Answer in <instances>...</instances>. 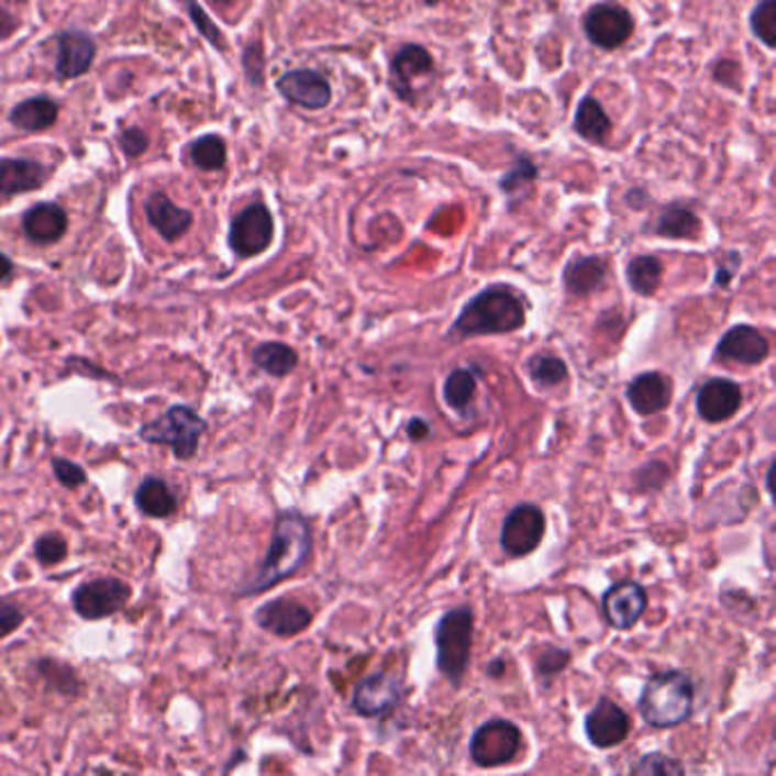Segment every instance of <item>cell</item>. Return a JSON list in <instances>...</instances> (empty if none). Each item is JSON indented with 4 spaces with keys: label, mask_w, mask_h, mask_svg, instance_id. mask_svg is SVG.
<instances>
[{
    "label": "cell",
    "mask_w": 776,
    "mask_h": 776,
    "mask_svg": "<svg viewBox=\"0 0 776 776\" xmlns=\"http://www.w3.org/2000/svg\"><path fill=\"white\" fill-rule=\"evenodd\" d=\"M67 552H69L67 540L57 533H46L35 544V556L42 565H57L59 561H64Z\"/></svg>",
    "instance_id": "cell-37"
},
{
    "label": "cell",
    "mask_w": 776,
    "mask_h": 776,
    "mask_svg": "<svg viewBox=\"0 0 776 776\" xmlns=\"http://www.w3.org/2000/svg\"><path fill=\"white\" fill-rule=\"evenodd\" d=\"M59 59H57V74L59 78H76L82 76L93 62L96 46L93 40L85 32H62L59 35Z\"/></svg>",
    "instance_id": "cell-21"
},
{
    "label": "cell",
    "mask_w": 776,
    "mask_h": 776,
    "mask_svg": "<svg viewBox=\"0 0 776 776\" xmlns=\"http://www.w3.org/2000/svg\"><path fill=\"white\" fill-rule=\"evenodd\" d=\"M627 397L638 414H656L672 401V380L661 372H644L633 378Z\"/></svg>",
    "instance_id": "cell-19"
},
{
    "label": "cell",
    "mask_w": 776,
    "mask_h": 776,
    "mask_svg": "<svg viewBox=\"0 0 776 776\" xmlns=\"http://www.w3.org/2000/svg\"><path fill=\"white\" fill-rule=\"evenodd\" d=\"M131 586L119 578L89 580L74 592V608L85 620H103L131 601Z\"/></svg>",
    "instance_id": "cell-8"
},
{
    "label": "cell",
    "mask_w": 776,
    "mask_h": 776,
    "mask_svg": "<svg viewBox=\"0 0 776 776\" xmlns=\"http://www.w3.org/2000/svg\"><path fill=\"white\" fill-rule=\"evenodd\" d=\"M631 731V720L612 699H599L586 718V735L599 750L618 747Z\"/></svg>",
    "instance_id": "cell-12"
},
{
    "label": "cell",
    "mask_w": 776,
    "mask_h": 776,
    "mask_svg": "<svg viewBox=\"0 0 776 776\" xmlns=\"http://www.w3.org/2000/svg\"><path fill=\"white\" fill-rule=\"evenodd\" d=\"M57 119V106L51 99H30L12 110V123L25 133H40Z\"/></svg>",
    "instance_id": "cell-29"
},
{
    "label": "cell",
    "mask_w": 776,
    "mask_h": 776,
    "mask_svg": "<svg viewBox=\"0 0 776 776\" xmlns=\"http://www.w3.org/2000/svg\"><path fill=\"white\" fill-rule=\"evenodd\" d=\"M263 53H260V46L253 44L251 48H246L244 53V67H246V74L251 78L253 85H260L263 82Z\"/></svg>",
    "instance_id": "cell-43"
},
{
    "label": "cell",
    "mask_w": 776,
    "mask_h": 776,
    "mask_svg": "<svg viewBox=\"0 0 776 776\" xmlns=\"http://www.w3.org/2000/svg\"><path fill=\"white\" fill-rule=\"evenodd\" d=\"M278 89L289 103H295L306 110H323L333 99L331 82L321 74L310 71V69L285 74L278 80Z\"/></svg>",
    "instance_id": "cell-16"
},
{
    "label": "cell",
    "mask_w": 776,
    "mask_h": 776,
    "mask_svg": "<svg viewBox=\"0 0 776 776\" xmlns=\"http://www.w3.org/2000/svg\"><path fill=\"white\" fill-rule=\"evenodd\" d=\"M492 667H495V669H490V674H492V676H499V674H501V669H499V667H501V663H499V661H495V663H492Z\"/></svg>",
    "instance_id": "cell-48"
},
{
    "label": "cell",
    "mask_w": 776,
    "mask_h": 776,
    "mask_svg": "<svg viewBox=\"0 0 776 776\" xmlns=\"http://www.w3.org/2000/svg\"><path fill=\"white\" fill-rule=\"evenodd\" d=\"M695 688L690 676L678 669L656 672L640 695V716L654 729H672L690 720Z\"/></svg>",
    "instance_id": "cell-3"
},
{
    "label": "cell",
    "mask_w": 776,
    "mask_h": 776,
    "mask_svg": "<svg viewBox=\"0 0 776 776\" xmlns=\"http://www.w3.org/2000/svg\"><path fill=\"white\" fill-rule=\"evenodd\" d=\"M53 469H55V476L57 480L64 485V488H80V485L87 480V474L80 465L71 463V461H64V458H55L53 461Z\"/></svg>",
    "instance_id": "cell-40"
},
{
    "label": "cell",
    "mask_w": 776,
    "mask_h": 776,
    "mask_svg": "<svg viewBox=\"0 0 776 776\" xmlns=\"http://www.w3.org/2000/svg\"><path fill=\"white\" fill-rule=\"evenodd\" d=\"M574 131L592 144H603L606 137L610 135L612 123L595 96H586V99L578 103V110L574 117Z\"/></svg>",
    "instance_id": "cell-26"
},
{
    "label": "cell",
    "mask_w": 776,
    "mask_h": 776,
    "mask_svg": "<svg viewBox=\"0 0 776 776\" xmlns=\"http://www.w3.org/2000/svg\"><path fill=\"white\" fill-rule=\"evenodd\" d=\"M274 240V219L263 203H253L231 225V246L242 257H253L269 248Z\"/></svg>",
    "instance_id": "cell-9"
},
{
    "label": "cell",
    "mask_w": 776,
    "mask_h": 776,
    "mask_svg": "<svg viewBox=\"0 0 776 776\" xmlns=\"http://www.w3.org/2000/svg\"><path fill=\"white\" fill-rule=\"evenodd\" d=\"M569 654L561 646H544L537 656V676L542 678V684L548 686L554 678L567 667Z\"/></svg>",
    "instance_id": "cell-36"
},
{
    "label": "cell",
    "mask_w": 776,
    "mask_h": 776,
    "mask_svg": "<svg viewBox=\"0 0 776 776\" xmlns=\"http://www.w3.org/2000/svg\"><path fill=\"white\" fill-rule=\"evenodd\" d=\"M586 35L588 40L603 48V51H612L620 48L633 32V19L631 14L618 5V3H599L595 5L588 14H586Z\"/></svg>",
    "instance_id": "cell-10"
},
{
    "label": "cell",
    "mask_w": 776,
    "mask_h": 776,
    "mask_svg": "<svg viewBox=\"0 0 776 776\" xmlns=\"http://www.w3.org/2000/svg\"><path fill=\"white\" fill-rule=\"evenodd\" d=\"M646 610V592L635 580H620L603 595V616L618 631L633 629Z\"/></svg>",
    "instance_id": "cell-11"
},
{
    "label": "cell",
    "mask_w": 776,
    "mask_h": 776,
    "mask_svg": "<svg viewBox=\"0 0 776 776\" xmlns=\"http://www.w3.org/2000/svg\"><path fill=\"white\" fill-rule=\"evenodd\" d=\"M253 363L257 369L267 372L269 376L282 378L297 369L299 355L292 346H287L282 342H265L253 351Z\"/></svg>",
    "instance_id": "cell-28"
},
{
    "label": "cell",
    "mask_w": 776,
    "mask_h": 776,
    "mask_svg": "<svg viewBox=\"0 0 776 776\" xmlns=\"http://www.w3.org/2000/svg\"><path fill=\"white\" fill-rule=\"evenodd\" d=\"M187 10H189V16L193 19V23H197V27L203 32V37H206L212 46L225 48L223 35L217 30V25L212 23V19L201 10V5L197 3V0H187Z\"/></svg>",
    "instance_id": "cell-39"
},
{
    "label": "cell",
    "mask_w": 776,
    "mask_h": 776,
    "mask_svg": "<svg viewBox=\"0 0 776 776\" xmlns=\"http://www.w3.org/2000/svg\"><path fill=\"white\" fill-rule=\"evenodd\" d=\"M529 376L533 378L535 385L544 387V390H552V387L565 383L567 378V365L552 353H537L526 365Z\"/></svg>",
    "instance_id": "cell-32"
},
{
    "label": "cell",
    "mask_w": 776,
    "mask_h": 776,
    "mask_svg": "<svg viewBox=\"0 0 776 776\" xmlns=\"http://www.w3.org/2000/svg\"><path fill=\"white\" fill-rule=\"evenodd\" d=\"M750 27L754 37L767 48L776 44V0H761L750 16Z\"/></svg>",
    "instance_id": "cell-34"
},
{
    "label": "cell",
    "mask_w": 776,
    "mask_h": 776,
    "mask_svg": "<svg viewBox=\"0 0 776 776\" xmlns=\"http://www.w3.org/2000/svg\"><path fill=\"white\" fill-rule=\"evenodd\" d=\"M135 501L144 514L155 517V520H167V517H171L178 508V499L169 488V483L157 476L142 480V485L135 492Z\"/></svg>",
    "instance_id": "cell-25"
},
{
    "label": "cell",
    "mask_w": 776,
    "mask_h": 776,
    "mask_svg": "<svg viewBox=\"0 0 776 776\" xmlns=\"http://www.w3.org/2000/svg\"><path fill=\"white\" fill-rule=\"evenodd\" d=\"M210 3H212L214 8H225V5H231L233 0H210Z\"/></svg>",
    "instance_id": "cell-47"
},
{
    "label": "cell",
    "mask_w": 776,
    "mask_h": 776,
    "mask_svg": "<svg viewBox=\"0 0 776 776\" xmlns=\"http://www.w3.org/2000/svg\"><path fill=\"white\" fill-rule=\"evenodd\" d=\"M654 231L667 240H695L701 231V221L688 206H669L661 212Z\"/></svg>",
    "instance_id": "cell-27"
},
{
    "label": "cell",
    "mask_w": 776,
    "mask_h": 776,
    "mask_svg": "<svg viewBox=\"0 0 776 776\" xmlns=\"http://www.w3.org/2000/svg\"><path fill=\"white\" fill-rule=\"evenodd\" d=\"M608 265L599 255H580L565 269V289L572 297H588L606 280Z\"/></svg>",
    "instance_id": "cell-23"
},
{
    "label": "cell",
    "mask_w": 776,
    "mask_h": 776,
    "mask_svg": "<svg viewBox=\"0 0 776 776\" xmlns=\"http://www.w3.org/2000/svg\"><path fill=\"white\" fill-rule=\"evenodd\" d=\"M119 142H121V148L131 157H137L148 148V137L142 128H128V131L121 133Z\"/></svg>",
    "instance_id": "cell-41"
},
{
    "label": "cell",
    "mask_w": 776,
    "mask_h": 776,
    "mask_svg": "<svg viewBox=\"0 0 776 776\" xmlns=\"http://www.w3.org/2000/svg\"><path fill=\"white\" fill-rule=\"evenodd\" d=\"M476 374L472 369H454L444 380V401L448 408L465 414L476 395Z\"/></svg>",
    "instance_id": "cell-31"
},
{
    "label": "cell",
    "mask_w": 776,
    "mask_h": 776,
    "mask_svg": "<svg viewBox=\"0 0 776 776\" xmlns=\"http://www.w3.org/2000/svg\"><path fill=\"white\" fill-rule=\"evenodd\" d=\"M524 321L526 310L522 299L506 285H492L463 308L454 329L448 331V337L467 340L480 335H506L522 329Z\"/></svg>",
    "instance_id": "cell-2"
},
{
    "label": "cell",
    "mask_w": 776,
    "mask_h": 776,
    "mask_svg": "<svg viewBox=\"0 0 776 776\" xmlns=\"http://www.w3.org/2000/svg\"><path fill=\"white\" fill-rule=\"evenodd\" d=\"M255 622L274 635L292 638L312 624V612L301 601L282 597L257 608Z\"/></svg>",
    "instance_id": "cell-15"
},
{
    "label": "cell",
    "mask_w": 776,
    "mask_h": 776,
    "mask_svg": "<svg viewBox=\"0 0 776 776\" xmlns=\"http://www.w3.org/2000/svg\"><path fill=\"white\" fill-rule=\"evenodd\" d=\"M535 178H537V167L529 157H520L501 178V189L508 193V197H514L517 191H522V187H529Z\"/></svg>",
    "instance_id": "cell-35"
},
{
    "label": "cell",
    "mask_w": 776,
    "mask_h": 776,
    "mask_svg": "<svg viewBox=\"0 0 776 776\" xmlns=\"http://www.w3.org/2000/svg\"><path fill=\"white\" fill-rule=\"evenodd\" d=\"M546 531L544 512L533 503L514 506L501 526V548L510 558L533 554Z\"/></svg>",
    "instance_id": "cell-7"
},
{
    "label": "cell",
    "mask_w": 776,
    "mask_h": 776,
    "mask_svg": "<svg viewBox=\"0 0 776 776\" xmlns=\"http://www.w3.org/2000/svg\"><path fill=\"white\" fill-rule=\"evenodd\" d=\"M633 774H684V765L681 763H676L674 758L669 756H663V754H650V756H642L633 767H631Z\"/></svg>",
    "instance_id": "cell-38"
},
{
    "label": "cell",
    "mask_w": 776,
    "mask_h": 776,
    "mask_svg": "<svg viewBox=\"0 0 776 776\" xmlns=\"http://www.w3.org/2000/svg\"><path fill=\"white\" fill-rule=\"evenodd\" d=\"M193 165L206 171H217L225 165V144L217 135H206L191 144Z\"/></svg>",
    "instance_id": "cell-33"
},
{
    "label": "cell",
    "mask_w": 776,
    "mask_h": 776,
    "mask_svg": "<svg viewBox=\"0 0 776 776\" xmlns=\"http://www.w3.org/2000/svg\"><path fill=\"white\" fill-rule=\"evenodd\" d=\"M663 278V265L654 255H638L627 267V280L640 297H652Z\"/></svg>",
    "instance_id": "cell-30"
},
{
    "label": "cell",
    "mask_w": 776,
    "mask_h": 776,
    "mask_svg": "<svg viewBox=\"0 0 776 776\" xmlns=\"http://www.w3.org/2000/svg\"><path fill=\"white\" fill-rule=\"evenodd\" d=\"M310 552H312V529L306 517L295 510L282 512L276 520L269 552L260 569L255 572V576L244 588H240V597L260 595L278 586L280 580L295 576L306 565Z\"/></svg>",
    "instance_id": "cell-1"
},
{
    "label": "cell",
    "mask_w": 776,
    "mask_h": 776,
    "mask_svg": "<svg viewBox=\"0 0 776 776\" xmlns=\"http://www.w3.org/2000/svg\"><path fill=\"white\" fill-rule=\"evenodd\" d=\"M401 699V688L395 676L378 672L372 674L355 686L353 692V708L355 713H361L363 718H378L390 713V710L399 703Z\"/></svg>",
    "instance_id": "cell-13"
},
{
    "label": "cell",
    "mask_w": 776,
    "mask_h": 776,
    "mask_svg": "<svg viewBox=\"0 0 776 776\" xmlns=\"http://www.w3.org/2000/svg\"><path fill=\"white\" fill-rule=\"evenodd\" d=\"M12 271H14V265H12V260H10V257H8V255H3V253H0V282H3V280H8V278L12 276Z\"/></svg>",
    "instance_id": "cell-46"
},
{
    "label": "cell",
    "mask_w": 776,
    "mask_h": 776,
    "mask_svg": "<svg viewBox=\"0 0 776 776\" xmlns=\"http://www.w3.org/2000/svg\"><path fill=\"white\" fill-rule=\"evenodd\" d=\"M146 217L153 229L167 242H176L191 225V212L178 208L167 193H153L146 203Z\"/></svg>",
    "instance_id": "cell-20"
},
{
    "label": "cell",
    "mask_w": 776,
    "mask_h": 776,
    "mask_svg": "<svg viewBox=\"0 0 776 776\" xmlns=\"http://www.w3.org/2000/svg\"><path fill=\"white\" fill-rule=\"evenodd\" d=\"M422 3H424V5H437L440 0H422Z\"/></svg>",
    "instance_id": "cell-49"
},
{
    "label": "cell",
    "mask_w": 776,
    "mask_h": 776,
    "mask_svg": "<svg viewBox=\"0 0 776 776\" xmlns=\"http://www.w3.org/2000/svg\"><path fill=\"white\" fill-rule=\"evenodd\" d=\"M769 342L754 326H733L716 346L718 361H733L740 365H758L767 358Z\"/></svg>",
    "instance_id": "cell-18"
},
{
    "label": "cell",
    "mask_w": 776,
    "mask_h": 776,
    "mask_svg": "<svg viewBox=\"0 0 776 776\" xmlns=\"http://www.w3.org/2000/svg\"><path fill=\"white\" fill-rule=\"evenodd\" d=\"M408 435L412 440H424L431 435V426L424 422V419H412V422L408 424Z\"/></svg>",
    "instance_id": "cell-44"
},
{
    "label": "cell",
    "mask_w": 776,
    "mask_h": 776,
    "mask_svg": "<svg viewBox=\"0 0 776 776\" xmlns=\"http://www.w3.org/2000/svg\"><path fill=\"white\" fill-rule=\"evenodd\" d=\"M23 610L14 603H0V638L14 633L23 624Z\"/></svg>",
    "instance_id": "cell-42"
},
{
    "label": "cell",
    "mask_w": 776,
    "mask_h": 776,
    "mask_svg": "<svg viewBox=\"0 0 776 776\" xmlns=\"http://www.w3.org/2000/svg\"><path fill=\"white\" fill-rule=\"evenodd\" d=\"M742 406V387L727 378H710L697 392V412L703 422L720 424L731 419Z\"/></svg>",
    "instance_id": "cell-14"
},
{
    "label": "cell",
    "mask_w": 776,
    "mask_h": 776,
    "mask_svg": "<svg viewBox=\"0 0 776 776\" xmlns=\"http://www.w3.org/2000/svg\"><path fill=\"white\" fill-rule=\"evenodd\" d=\"M206 422L187 406H174L151 424H144L140 435L148 444H165L180 461L197 456Z\"/></svg>",
    "instance_id": "cell-5"
},
{
    "label": "cell",
    "mask_w": 776,
    "mask_h": 776,
    "mask_svg": "<svg viewBox=\"0 0 776 776\" xmlns=\"http://www.w3.org/2000/svg\"><path fill=\"white\" fill-rule=\"evenodd\" d=\"M23 229L35 244H55L67 233V212L55 203L35 206L25 214Z\"/></svg>",
    "instance_id": "cell-22"
},
{
    "label": "cell",
    "mask_w": 776,
    "mask_h": 776,
    "mask_svg": "<svg viewBox=\"0 0 776 776\" xmlns=\"http://www.w3.org/2000/svg\"><path fill=\"white\" fill-rule=\"evenodd\" d=\"M48 171L32 159H3L0 162V193L14 197V193L32 191L42 187Z\"/></svg>",
    "instance_id": "cell-24"
},
{
    "label": "cell",
    "mask_w": 776,
    "mask_h": 776,
    "mask_svg": "<svg viewBox=\"0 0 776 776\" xmlns=\"http://www.w3.org/2000/svg\"><path fill=\"white\" fill-rule=\"evenodd\" d=\"M522 747V731L508 720H490L476 729L469 742V756L480 767L510 763Z\"/></svg>",
    "instance_id": "cell-6"
},
{
    "label": "cell",
    "mask_w": 776,
    "mask_h": 776,
    "mask_svg": "<svg viewBox=\"0 0 776 776\" xmlns=\"http://www.w3.org/2000/svg\"><path fill=\"white\" fill-rule=\"evenodd\" d=\"M433 71V57L422 46H403L392 59V89L406 103H414V80L426 78Z\"/></svg>",
    "instance_id": "cell-17"
},
{
    "label": "cell",
    "mask_w": 776,
    "mask_h": 776,
    "mask_svg": "<svg viewBox=\"0 0 776 776\" xmlns=\"http://www.w3.org/2000/svg\"><path fill=\"white\" fill-rule=\"evenodd\" d=\"M14 30H16V21L3 8H0V40L10 37Z\"/></svg>",
    "instance_id": "cell-45"
},
{
    "label": "cell",
    "mask_w": 776,
    "mask_h": 776,
    "mask_svg": "<svg viewBox=\"0 0 776 776\" xmlns=\"http://www.w3.org/2000/svg\"><path fill=\"white\" fill-rule=\"evenodd\" d=\"M474 612L469 606H458L442 616L435 627L437 669L451 686L461 688L472 658Z\"/></svg>",
    "instance_id": "cell-4"
}]
</instances>
